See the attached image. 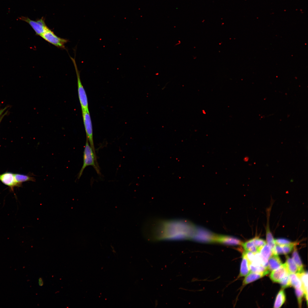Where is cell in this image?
I'll return each mask as SVG.
<instances>
[{
  "mask_svg": "<svg viewBox=\"0 0 308 308\" xmlns=\"http://www.w3.org/2000/svg\"><path fill=\"white\" fill-rule=\"evenodd\" d=\"M194 228L184 220L157 219L146 222L144 230L145 237L148 239L178 240L192 238Z\"/></svg>",
  "mask_w": 308,
  "mask_h": 308,
  "instance_id": "1",
  "label": "cell"
},
{
  "mask_svg": "<svg viewBox=\"0 0 308 308\" xmlns=\"http://www.w3.org/2000/svg\"><path fill=\"white\" fill-rule=\"evenodd\" d=\"M83 165L78 174V179L80 177L85 168L89 166L93 167L98 174H101L96 155L94 153L87 139L83 152Z\"/></svg>",
  "mask_w": 308,
  "mask_h": 308,
  "instance_id": "2",
  "label": "cell"
},
{
  "mask_svg": "<svg viewBox=\"0 0 308 308\" xmlns=\"http://www.w3.org/2000/svg\"><path fill=\"white\" fill-rule=\"evenodd\" d=\"M75 68L77 80L78 91L79 99L82 110L89 111L87 96L83 86L80 78V72L78 70L75 59L70 57Z\"/></svg>",
  "mask_w": 308,
  "mask_h": 308,
  "instance_id": "3",
  "label": "cell"
},
{
  "mask_svg": "<svg viewBox=\"0 0 308 308\" xmlns=\"http://www.w3.org/2000/svg\"><path fill=\"white\" fill-rule=\"evenodd\" d=\"M20 20L28 23L33 28L37 35L40 36L49 29L45 22V18L42 17L36 21L30 19L28 17L21 16L18 17Z\"/></svg>",
  "mask_w": 308,
  "mask_h": 308,
  "instance_id": "4",
  "label": "cell"
},
{
  "mask_svg": "<svg viewBox=\"0 0 308 308\" xmlns=\"http://www.w3.org/2000/svg\"><path fill=\"white\" fill-rule=\"evenodd\" d=\"M82 113L86 139L94 153L96 155L93 139L92 125L89 111L82 110Z\"/></svg>",
  "mask_w": 308,
  "mask_h": 308,
  "instance_id": "5",
  "label": "cell"
},
{
  "mask_svg": "<svg viewBox=\"0 0 308 308\" xmlns=\"http://www.w3.org/2000/svg\"><path fill=\"white\" fill-rule=\"evenodd\" d=\"M40 36L48 42L61 48H65V44L68 41L67 39L58 37L49 29Z\"/></svg>",
  "mask_w": 308,
  "mask_h": 308,
  "instance_id": "6",
  "label": "cell"
},
{
  "mask_svg": "<svg viewBox=\"0 0 308 308\" xmlns=\"http://www.w3.org/2000/svg\"><path fill=\"white\" fill-rule=\"evenodd\" d=\"M211 242L230 245H240L242 243L240 240L236 238L222 235H213L211 237Z\"/></svg>",
  "mask_w": 308,
  "mask_h": 308,
  "instance_id": "7",
  "label": "cell"
},
{
  "mask_svg": "<svg viewBox=\"0 0 308 308\" xmlns=\"http://www.w3.org/2000/svg\"><path fill=\"white\" fill-rule=\"evenodd\" d=\"M287 273H289L285 263L277 269L272 271L270 275L271 279L274 282H279Z\"/></svg>",
  "mask_w": 308,
  "mask_h": 308,
  "instance_id": "8",
  "label": "cell"
},
{
  "mask_svg": "<svg viewBox=\"0 0 308 308\" xmlns=\"http://www.w3.org/2000/svg\"><path fill=\"white\" fill-rule=\"evenodd\" d=\"M0 181L12 191L15 187L21 186L16 182L14 173L11 172H7L0 174Z\"/></svg>",
  "mask_w": 308,
  "mask_h": 308,
  "instance_id": "9",
  "label": "cell"
},
{
  "mask_svg": "<svg viewBox=\"0 0 308 308\" xmlns=\"http://www.w3.org/2000/svg\"><path fill=\"white\" fill-rule=\"evenodd\" d=\"M269 272L268 270L261 273L250 272L246 276L243 280L242 285H245L256 281L268 274Z\"/></svg>",
  "mask_w": 308,
  "mask_h": 308,
  "instance_id": "10",
  "label": "cell"
},
{
  "mask_svg": "<svg viewBox=\"0 0 308 308\" xmlns=\"http://www.w3.org/2000/svg\"><path fill=\"white\" fill-rule=\"evenodd\" d=\"M282 264V262L278 255L273 254L268 260L267 268L270 271H272Z\"/></svg>",
  "mask_w": 308,
  "mask_h": 308,
  "instance_id": "11",
  "label": "cell"
},
{
  "mask_svg": "<svg viewBox=\"0 0 308 308\" xmlns=\"http://www.w3.org/2000/svg\"><path fill=\"white\" fill-rule=\"evenodd\" d=\"M297 244L296 242H293L283 246L276 244L275 254L277 255L287 254L291 252Z\"/></svg>",
  "mask_w": 308,
  "mask_h": 308,
  "instance_id": "12",
  "label": "cell"
},
{
  "mask_svg": "<svg viewBox=\"0 0 308 308\" xmlns=\"http://www.w3.org/2000/svg\"><path fill=\"white\" fill-rule=\"evenodd\" d=\"M259 253L264 263V266L267 268L268 260L273 254L271 249L266 244L261 249Z\"/></svg>",
  "mask_w": 308,
  "mask_h": 308,
  "instance_id": "13",
  "label": "cell"
},
{
  "mask_svg": "<svg viewBox=\"0 0 308 308\" xmlns=\"http://www.w3.org/2000/svg\"><path fill=\"white\" fill-rule=\"evenodd\" d=\"M240 273L238 277L246 276L250 272L249 263L244 252L242 254Z\"/></svg>",
  "mask_w": 308,
  "mask_h": 308,
  "instance_id": "14",
  "label": "cell"
},
{
  "mask_svg": "<svg viewBox=\"0 0 308 308\" xmlns=\"http://www.w3.org/2000/svg\"><path fill=\"white\" fill-rule=\"evenodd\" d=\"M301 281L304 295L307 304L308 300V273L304 271L297 273Z\"/></svg>",
  "mask_w": 308,
  "mask_h": 308,
  "instance_id": "15",
  "label": "cell"
},
{
  "mask_svg": "<svg viewBox=\"0 0 308 308\" xmlns=\"http://www.w3.org/2000/svg\"><path fill=\"white\" fill-rule=\"evenodd\" d=\"M266 238L267 244L271 249L273 254H276L275 251L276 244L275 239L273 238L268 226L266 229Z\"/></svg>",
  "mask_w": 308,
  "mask_h": 308,
  "instance_id": "16",
  "label": "cell"
},
{
  "mask_svg": "<svg viewBox=\"0 0 308 308\" xmlns=\"http://www.w3.org/2000/svg\"><path fill=\"white\" fill-rule=\"evenodd\" d=\"M291 285L295 288H302L300 279L297 273H289Z\"/></svg>",
  "mask_w": 308,
  "mask_h": 308,
  "instance_id": "17",
  "label": "cell"
},
{
  "mask_svg": "<svg viewBox=\"0 0 308 308\" xmlns=\"http://www.w3.org/2000/svg\"><path fill=\"white\" fill-rule=\"evenodd\" d=\"M285 263L289 273H297L299 272L298 268L292 259L287 256Z\"/></svg>",
  "mask_w": 308,
  "mask_h": 308,
  "instance_id": "18",
  "label": "cell"
},
{
  "mask_svg": "<svg viewBox=\"0 0 308 308\" xmlns=\"http://www.w3.org/2000/svg\"><path fill=\"white\" fill-rule=\"evenodd\" d=\"M241 245L246 251H250L255 254L259 252L254 244L253 239L242 243Z\"/></svg>",
  "mask_w": 308,
  "mask_h": 308,
  "instance_id": "19",
  "label": "cell"
},
{
  "mask_svg": "<svg viewBox=\"0 0 308 308\" xmlns=\"http://www.w3.org/2000/svg\"><path fill=\"white\" fill-rule=\"evenodd\" d=\"M14 175L16 182L21 186L23 182L35 181V178L28 175L18 173L14 174Z\"/></svg>",
  "mask_w": 308,
  "mask_h": 308,
  "instance_id": "20",
  "label": "cell"
},
{
  "mask_svg": "<svg viewBox=\"0 0 308 308\" xmlns=\"http://www.w3.org/2000/svg\"><path fill=\"white\" fill-rule=\"evenodd\" d=\"M285 295L283 289H281L278 293L274 303V308H280L285 302Z\"/></svg>",
  "mask_w": 308,
  "mask_h": 308,
  "instance_id": "21",
  "label": "cell"
},
{
  "mask_svg": "<svg viewBox=\"0 0 308 308\" xmlns=\"http://www.w3.org/2000/svg\"><path fill=\"white\" fill-rule=\"evenodd\" d=\"M294 249L292 254V258L298 268V273H299L304 271L303 266L296 247H295Z\"/></svg>",
  "mask_w": 308,
  "mask_h": 308,
  "instance_id": "22",
  "label": "cell"
},
{
  "mask_svg": "<svg viewBox=\"0 0 308 308\" xmlns=\"http://www.w3.org/2000/svg\"><path fill=\"white\" fill-rule=\"evenodd\" d=\"M249 268L250 272H252L261 273L268 270L263 266H254L250 264H249Z\"/></svg>",
  "mask_w": 308,
  "mask_h": 308,
  "instance_id": "23",
  "label": "cell"
},
{
  "mask_svg": "<svg viewBox=\"0 0 308 308\" xmlns=\"http://www.w3.org/2000/svg\"><path fill=\"white\" fill-rule=\"evenodd\" d=\"M253 239L256 246L260 252L262 248L267 244L266 242L262 239L257 237Z\"/></svg>",
  "mask_w": 308,
  "mask_h": 308,
  "instance_id": "24",
  "label": "cell"
},
{
  "mask_svg": "<svg viewBox=\"0 0 308 308\" xmlns=\"http://www.w3.org/2000/svg\"><path fill=\"white\" fill-rule=\"evenodd\" d=\"M279 283L283 289H284L291 285L289 273H287L280 281Z\"/></svg>",
  "mask_w": 308,
  "mask_h": 308,
  "instance_id": "25",
  "label": "cell"
},
{
  "mask_svg": "<svg viewBox=\"0 0 308 308\" xmlns=\"http://www.w3.org/2000/svg\"><path fill=\"white\" fill-rule=\"evenodd\" d=\"M295 293L296 295L299 306V307H301V306L302 299L304 293L303 290L302 288H295Z\"/></svg>",
  "mask_w": 308,
  "mask_h": 308,
  "instance_id": "26",
  "label": "cell"
},
{
  "mask_svg": "<svg viewBox=\"0 0 308 308\" xmlns=\"http://www.w3.org/2000/svg\"><path fill=\"white\" fill-rule=\"evenodd\" d=\"M275 242L276 245L280 246L287 245L291 242L288 240L281 238L275 239Z\"/></svg>",
  "mask_w": 308,
  "mask_h": 308,
  "instance_id": "27",
  "label": "cell"
},
{
  "mask_svg": "<svg viewBox=\"0 0 308 308\" xmlns=\"http://www.w3.org/2000/svg\"><path fill=\"white\" fill-rule=\"evenodd\" d=\"M7 107H6L3 109L0 110V117L2 115L5 111L7 108Z\"/></svg>",
  "mask_w": 308,
  "mask_h": 308,
  "instance_id": "28",
  "label": "cell"
},
{
  "mask_svg": "<svg viewBox=\"0 0 308 308\" xmlns=\"http://www.w3.org/2000/svg\"><path fill=\"white\" fill-rule=\"evenodd\" d=\"M8 111H6L0 117V123L3 117L7 114Z\"/></svg>",
  "mask_w": 308,
  "mask_h": 308,
  "instance_id": "29",
  "label": "cell"
},
{
  "mask_svg": "<svg viewBox=\"0 0 308 308\" xmlns=\"http://www.w3.org/2000/svg\"><path fill=\"white\" fill-rule=\"evenodd\" d=\"M39 284L40 286H42L43 285V282L41 278H39Z\"/></svg>",
  "mask_w": 308,
  "mask_h": 308,
  "instance_id": "30",
  "label": "cell"
}]
</instances>
